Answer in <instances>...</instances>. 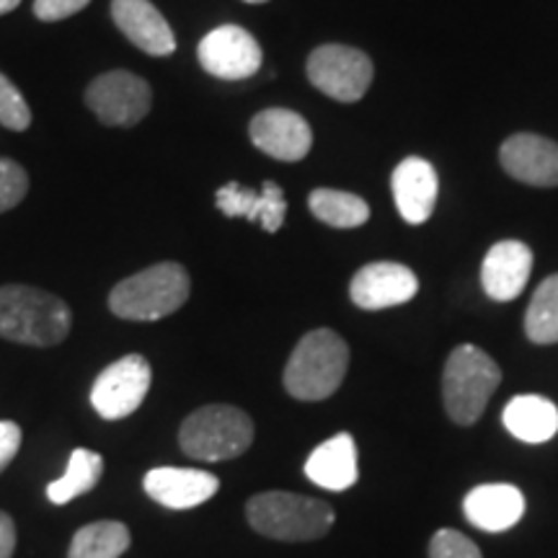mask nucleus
I'll return each mask as SVG.
<instances>
[{"label":"nucleus","mask_w":558,"mask_h":558,"mask_svg":"<svg viewBox=\"0 0 558 558\" xmlns=\"http://www.w3.org/2000/svg\"><path fill=\"white\" fill-rule=\"evenodd\" d=\"M73 326L65 300L29 284L0 288V337L29 347H54Z\"/></svg>","instance_id":"f257e3e1"},{"label":"nucleus","mask_w":558,"mask_h":558,"mask_svg":"<svg viewBox=\"0 0 558 558\" xmlns=\"http://www.w3.org/2000/svg\"><path fill=\"white\" fill-rule=\"evenodd\" d=\"M190 275L177 262H160L122 279L109 292V311L124 320H160L190 300Z\"/></svg>","instance_id":"f03ea898"},{"label":"nucleus","mask_w":558,"mask_h":558,"mask_svg":"<svg viewBox=\"0 0 558 558\" xmlns=\"http://www.w3.org/2000/svg\"><path fill=\"white\" fill-rule=\"evenodd\" d=\"M347 367L349 347L337 331H308L284 367V388L298 401H324L344 383Z\"/></svg>","instance_id":"7ed1b4c3"},{"label":"nucleus","mask_w":558,"mask_h":558,"mask_svg":"<svg viewBox=\"0 0 558 558\" xmlns=\"http://www.w3.org/2000/svg\"><path fill=\"white\" fill-rule=\"evenodd\" d=\"M246 518L256 533L275 541L305 543L318 541L329 533L333 509L326 501L303 497L290 492H264L251 497L246 505Z\"/></svg>","instance_id":"20e7f679"},{"label":"nucleus","mask_w":558,"mask_h":558,"mask_svg":"<svg viewBox=\"0 0 558 558\" xmlns=\"http://www.w3.org/2000/svg\"><path fill=\"white\" fill-rule=\"evenodd\" d=\"M254 442V422L246 411L228 403H209L192 411L179 432V445L186 456L205 463L239 458Z\"/></svg>","instance_id":"39448f33"},{"label":"nucleus","mask_w":558,"mask_h":558,"mask_svg":"<svg viewBox=\"0 0 558 558\" xmlns=\"http://www.w3.org/2000/svg\"><path fill=\"white\" fill-rule=\"evenodd\" d=\"M501 383V369L484 349L463 344L450 352L442 375V399L456 424H476Z\"/></svg>","instance_id":"423d86ee"},{"label":"nucleus","mask_w":558,"mask_h":558,"mask_svg":"<svg viewBox=\"0 0 558 558\" xmlns=\"http://www.w3.org/2000/svg\"><path fill=\"white\" fill-rule=\"evenodd\" d=\"M305 73L313 86L329 99L354 104L367 94L375 68L373 60L357 47L320 45L305 62Z\"/></svg>","instance_id":"0eeeda50"},{"label":"nucleus","mask_w":558,"mask_h":558,"mask_svg":"<svg viewBox=\"0 0 558 558\" xmlns=\"http://www.w3.org/2000/svg\"><path fill=\"white\" fill-rule=\"evenodd\" d=\"M86 107L107 128H135L148 117L153 88L130 70H111L86 88Z\"/></svg>","instance_id":"6e6552de"},{"label":"nucleus","mask_w":558,"mask_h":558,"mask_svg":"<svg viewBox=\"0 0 558 558\" xmlns=\"http://www.w3.org/2000/svg\"><path fill=\"white\" fill-rule=\"evenodd\" d=\"M150 362L143 354H128V357L111 362L109 367L101 369L99 378L94 380V388H90V403L101 418L117 422V418L135 414L143 407L150 390Z\"/></svg>","instance_id":"1a4fd4ad"},{"label":"nucleus","mask_w":558,"mask_h":558,"mask_svg":"<svg viewBox=\"0 0 558 558\" xmlns=\"http://www.w3.org/2000/svg\"><path fill=\"white\" fill-rule=\"evenodd\" d=\"M199 65L213 78L220 81H246L259 73L262 47L246 29L235 24L218 26L199 41Z\"/></svg>","instance_id":"9d476101"},{"label":"nucleus","mask_w":558,"mask_h":558,"mask_svg":"<svg viewBox=\"0 0 558 558\" xmlns=\"http://www.w3.org/2000/svg\"><path fill=\"white\" fill-rule=\"evenodd\" d=\"M251 143L269 158L284 160V163H295L303 160L313 148V130L292 109H264L251 120L248 128Z\"/></svg>","instance_id":"9b49d317"},{"label":"nucleus","mask_w":558,"mask_h":558,"mask_svg":"<svg viewBox=\"0 0 558 558\" xmlns=\"http://www.w3.org/2000/svg\"><path fill=\"white\" fill-rule=\"evenodd\" d=\"M416 292L418 279L414 271L396 262L365 264L349 284V298L362 311H383L403 305Z\"/></svg>","instance_id":"f8f14e48"},{"label":"nucleus","mask_w":558,"mask_h":558,"mask_svg":"<svg viewBox=\"0 0 558 558\" xmlns=\"http://www.w3.org/2000/svg\"><path fill=\"white\" fill-rule=\"evenodd\" d=\"M499 160L512 179L530 186H558V143L530 132L507 137Z\"/></svg>","instance_id":"ddd939ff"},{"label":"nucleus","mask_w":558,"mask_h":558,"mask_svg":"<svg viewBox=\"0 0 558 558\" xmlns=\"http://www.w3.org/2000/svg\"><path fill=\"white\" fill-rule=\"evenodd\" d=\"M111 19L117 29L150 58H169L177 50L169 21L150 0H111Z\"/></svg>","instance_id":"4468645a"},{"label":"nucleus","mask_w":558,"mask_h":558,"mask_svg":"<svg viewBox=\"0 0 558 558\" xmlns=\"http://www.w3.org/2000/svg\"><path fill=\"white\" fill-rule=\"evenodd\" d=\"M390 190H393V199L401 218L411 222V226H422V222L432 218L437 205L439 181L435 166L416 156L401 160L396 166L393 177H390Z\"/></svg>","instance_id":"2eb2a0df"},{"label":"nucleus","mask_w":558,"mask_h":558,"mask_svg":"<svg viewBox=\"0 0 558 558\" xmlns=\"http://www.w3.org/2000/svg\"><path fill=\"white\" fill-rule=\"evenodd\" d=\"M530 271H533V251L522 241H499L488 248L481 267V284L492 300L509 303L525 290Z\"/></svg>","instance_id":"dca6fc26"},{"label":"nucleus","mask_w":558,"mask_h":558,"mask_svg":"<svg viewBox=\"0 0 558 558\" xmlns=\"http://www.w3.org/2000/svg\"><path fill=\"white\" fill-rule=\"evenodd\" d=\"M218 209L226 218H246L251 222H262L267 233H277L282 228L284 215H288V199L275 181H264L262 190L254 192L241 186L239 181L220 186L215 194Z\"/></svg>","instance_id":"f3484780"},{"label":"nucleus","mask_w":558,"mask_h":558,"mask_svg":"<svg viewBox=\"0 0 558 558\" xmlns=\"http://www.w3.org/2000/svg\"><path fill=\"white\" fill-rule=\"evenodd\" d=\"M218 476L197 469H153L145 476V492L153 501L169 509H192L218 494Z\"/></svg>","instance_id":"a211bd4d"},{"label":"nucleus","mask_w":558,"mask_h":558,"mask_svg":"<svg viewBox=\"0 0 558 558\" xmlns=\"http://www.w3.org/2000/svg\"><path fill=\"white\" fill-rule=\"evenodd\" d=\"M463 509L471 525L486 533H505L520 522L525 512V497L512 484H484L471 488Z\"/></svg>","instance_id":"6ab92c4d"},{"label":"nucleus","mask_w":558,"mask_h":558,"mask_svg":"<svg viewBox=\"0 0 558 558\" xmlns=\"http://www.w3.org/2000/svg\"><path fill=\"white\" fill-rule=\"evenodd\" d=\"M305 476L329 492H347L357 484V445L352 435H337L318 445L305 463Z\"/></svg>","instance_id":"aec40b11"},{"label":"nucleus","mask_w":558,"mask_h":558,"mask_svg":"<svg viewBox=\"0 0 558 558\" xmlns=\"http://www.w3.org/2000/svg\"><path fill=\"white\" fill-rule=\"evenodd\" d=\"M505 427L522 442H548L558 432V409L543 396H518L507 403Z\"/></svg>","instance_id":"412c9836"},{"label":"nucleus","mask_w":558,"mask_h":558,"mask_svg":"<svg viewBox=\"0 0 558 558\" xmlns=\"http://www.w3.org/2000/svg\"><path fill=\"white\" fill-rule=\"evenodd\" d=\"M132 535L124 522L101 520L90 522L73 535L68 558H122L130 548Z\"/></svg>","instance_id":"4be33fe9"},{"label":"nucleus","mask_w":558,"mask_h":558,"mask_svg":"<svg viewBox=\"0 0 558 558\" xmlns=\"http://www.w3.org/2000/svg\"><path fill=\"white\" fill-rule=\"evenodd\" d=\"M101 473L104 458L99 452L86 448L73 450L65 476H60L58 481H52V484L47 486V499H50L52 505H68V501L81 497V494H88L90 488L99 484Z\"/></svg>","instance_id":"5701e85b"},{"label":"nucleus","mask_w":558,"mask_h":558,"mask_svg":"<svg viewBox=\"0 0 558 558\" xmlns=\"http://www.w3.org/2000/svg\"><path fill=\"white\" fill-rule=\"evenodd\" d=\"M311 213L331 228H360L369 218L367 202L352 192L316 190L308 197Z\"/></svg>","instance_id":"b1692460"},{"label":"nucleus","mask_w":558,"mask_h":558,"mask_svg":"<svg viewBox=\"0 0 558 558\" xmlns=\"http://www.w3.org/2000/svg\"><path fill=\"white\" fill-rule=\"evenodd\" d=\"M525 333L535 344H558V275L543 279L525 313Z\"/></svg>","instance_id":"393cba45"},{"label":"nucleus","mask_w":558,"mask_h":558,"mask_svg":"<svg viewBox=\"0 0 558 558\" xmlns=\"http://www.w3.org/2000/svg\"><path fill=\"white\" fill-rule=\"evenodd\" d=\"M0 124L13 132L29 130L32 109L26 107L21 90L0 73Z\"/></svg>","instance_id":"a878e982"},{"label":"nucleus","mask_w":558,"mask_h":558,"mask_svg":"<svg viewBox=\"0 0 558 558\" xmlns=\"http://www.w3.org/2000/svg\"><path fill=\"white\" fill-rule=\"evenodd\" d=\"M26 192H29V177L21 169L16 160L0 158V215L9 213L24 202Z\"/></svg>","instance_id":"bb28decb"},{"label":"nucleus","mask_w":558,"mask_h":558,"mask_svg":"<svg viewBox=\"0 0 558 558\" xmlns=\"http://www.w3.org/2000/svg\"><path fill=\"white\" fill-rule=\"evenodd\" d=\"M429 558H481V550L458 530H439L432 535Z\"/></svg>","instance_id":"cd10ccee"},{"label":"nucleus","mask_w":558,"mask_h":558,"mask_svg":"<svg viewBox=\"0 0 558 558\" xmlns=\"http://www.w3.org/2000/svg\"><path fill=\"white\" fill-rule=\"evenodd\" d=\"M90 0H34V16L39 21H62L81 13Z\"/></svg>","instance_id":"c85d7f7f"},{"label":"nucleus","mask_w":558,"mask_h":558,"mask_svg":"<svg viewBox=\"0 0 558 558\" xmlns=\"http://www.w3.org/2000/svg\"><path fill=\"white\" fill-rule=\"evenodd\" d=\"M21 448V427L16 422H0V473L11 465Z\"/></svg>","instance_id":"c756f323"},{"label":"nucleus","mask_w":558,"mask_h":558,"mask_svg":"<svg viewBox=\"0 0 558 558\" xmlns=\"http://www.w3.org/2000/svg\"><path fill=\"white\" fill-rule=\"evenodd\" d=\"M16 550V525L9 512H0V558H13Z\"/></svg>","instance_id":"7c9ffc66"},{"label":"nucleus","mask_w":558,"mask_h":558,"mask_svg":"<svg viewBox=\"0 0 558 558\" xmlns=\"http://www.w3.org/2000/svg\"><path fill=\"white\" fill-rule=\"evenodd\" d=\"M21 5V0H0V16H3V13H11L13 9H19Z\"/></svg>","instance_id":"2f4dec72"},{"label":"nucleus","mask_w":558,"mask_h":558,"mask_svg":"<svg viewBox=\"0 0 558 558\" xmlns=\"http://www.w3.org/2000/svg\"><path fill=\"white\" fill-rule=\"evenodd\" d=\"M243 3H254L256 5V3H267V0H243Z\"/></svg>","instance_id":"473e14b6"}]
</instances>
